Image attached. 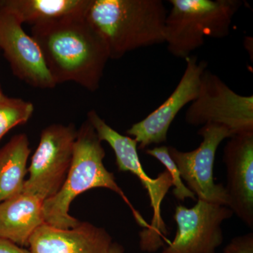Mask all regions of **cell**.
Here are the masks:
<instances>
[{
  "mask_svg": "<svg viewBox=\"0 0 253 253\" xmlns=\"http://www.w3.org/2000/svg\"><path fill=\"white\" fill-rule=\"evenodd\" d=\"M162 0H89L84 17L104 40L110 59L165 43Z\"/></svg>",
  "mask_w": 253,
  "mask_h": 253,
  "instance_id": "7a4b0ae2",
  "label": "cell"
},
{
  "mask_svg": "<svg viewBox=\"0 0 253 253\" xmlns=\"http://www.w3.org/2000/svg\"><path fill=\"white\" fill-rule=\"evenodd\" d=\"M77 134L78 129L73 124H53L42 131L23 193L45 201L59 191L72 163Z\"/></svg>",
  "mask_w": 253,
  "mask_h": 253,
  "instance_id": "52a82bcc",
  "label": "cell"
},
{
  "mask_svg": "<svg viewBox=\"0 0 253 253\" xmlns=\"http://www.w3.org/2000/svg\"><path fill=\"white\" fill-rule=\"evenodd\" d=\"M165 24V43L169 54L187 59L204 45L206 38L229 36L241 0H169Z\"/></svg>",
  "mask_w": 253,
  "mask_h": 253,
  "instance_id": "277c9868",
  "label": "cell"
},
{
  "mask_svg": "<svg viewBox=\"0 0 253 253\" xmlns=\"http://www.w3.org/2000/svg\"><path fill=\"white\" fill-rule=\"evenodd\" d=\"M125 250L123 246L118 243H112L107 253H124Z\"/></svg>",
  "mask_w": 253,
  "mask_h": 253,
  "instance_id": "44dd1931",
  "label": "cell"
},
{
  "mask_svg": "<svg viewBox=\"0 0 253 253\" xmlns=\"http://www.w3.org/2000/svg\"><path fill=\"white\" fill-rule=\"evenodd\" d=\"M198 134L202 136L203 141L197 149L184 152L168 146L169 154L177 166L181 179L186 181V186L198 199L227 206L225 188L214 183L213 168L218 147L232 134L224 126L209 123L201 126Z\"/></svg>",
  "mask_w": 253,
  "mask_h": 253,
  "instance_id": "ba28073f",
  "label": "cell"
},
{
  "mask_svg": "<svg viewBox=\"0 0 253 253\" xmlns=\"http://www.w3.org/2000/svg\"><path fill=\"white\" fill-rule=\"evenodd\" d=\"M87 120L101 141H106L116 155L120 172H129L137 176L149 196L153 218L147 229L140 232V247L144 252H156L166 241L168 231L161 214V205L172 185V179L167 169L157 177H150L141 166L135 139L120 134L100 117L94 110L87 113Z\"/></svg>",
  "mask_w": 253,
  "mask_h": 253,
  "instance_id": "5b68a950",
  "label": "cell"
},
{
  "mask_svg": "<svg viewBox=\"0 0 253 253\" xmlns=\"http://www.w3.org/2000/svg\"><path fill=\"white\" fill-rule=\"evenodd\" d=\"M222 253H253V234L248 233L231 239Z\"/></svg>",
  "mask_w": 253,
  "mask_h": 253,
  "instance_id": "d6986e66",
  "label": "cell"
},
{
  "mask_svg": "<svg viewBox=\"0 0 253 253\" xmlns=\"http://www.w3.org/2000/svg\"><path fill=\"white\" fill-rule=\"evenodd\" d=\"M145 152L151 157L156 158L166 167L172 179V185L174 186L173 194L178 201H184L186 199L196 200V195L189 189L183 182L177 166L170 157L168 146H161L145 150Z\"/></svg>",
  "mask_w": 253,
  "mask_h": 253,
  "instance_id": "ac0fdd59",
  "label": "cell"
},
{
  "mask_svg": "<svg viewBox=\"0 0 253 253\" xmlns=\"http://www.w3.org/2000/svg\"><path fill=\"white\" fill-rule=\"evenodd\" d=\"M185 121L191 126L213 123L232 135L253 131V96L237 94L217 75L206 70L199 94L190 104Z\"/></svg>",
  "mask_w": 253,
  "mask_h": 253,
  "instance_id": "8992f818",
  "label": "cell"
},
{
  "mask_svg": "<svg viewBox=\"0 0 253 253\" xmlns=\"http://www.w3.org/2000/svg\"><path fill=\"white\" fill-rule=\"evenodd\" d=\"M225 164L227 207L244 224L253 228V131L229 138L223 152Z\"/></svg>",
  "mask_w": 253,
  "mask_h": 253,
  "instance_id": "7c38bea8",
  "label": "cell"
},
{
  "mask_svg": "<svg viewBox=\"0 0 253 253\" xmlns=\"http://www.w3.org/2000/svg\"><path fill=\"white\" fill-rule=\"evenodd\" d=\"M22 25L14 15L0 7V50L16 77L36 88L52 89L56 84L41 50Z\"/></svg>",
  "mask_w": 253,
  "mask_h": 253,
  "instance_id": "8fae6325",
  "label": "cell"
},
{
  "mask_svg": "<svg viewBox=\"0 0 253 253\" xmlns=\"http://www.w3.org/2000/svg\"><path fill=\"white\" fill-rule=\"evenodd\" d=\"M89 0H0V7L32 26L84 14Z\"/></svg>",
  "mask_w": 253,
  "mask_h": 253,
  "instance_id": "9a60e30c",
  "label": "cell"
},
{
  "mask_svg": "<svg viewBox=\"0 0 253 253\" xmlns=\"http://www.w3.org/2000/svg\"><path fill=\"white\" fill-rule=\"evenodd\" d=\"M31 32L55 84L73 82L90 91L99 89L109 50L84 14L36 25Z\"/></svg>",
  "mask_w": 253,
  "mask_h": 253,
  "instance_id": "6da1fadb",
  "label": "cell"
},
{
  "mask_svg": "<svg viewBox=\"0 0 253 253\" xmlns=\"http://www.w3.org/2000/svg\"><path fill=\"white\" fill-rule=\"evenodd\" d=\"M233 214L227 206L202 200L191 208L179 205L173 216L175 236L162 253H216L224 241L221 224Z\"/></svg>",
  "mask_w": 253,
  "mask_h": 253,
  "instance_id": "9c48e42d",
  "label": "cell"
},
{
  "mask_svg": "<svg viewBox=\"0 0 253 253\" xmlns=\"http://www.w3.org/2000/svg\"><path fill=\"white\" fill-rule=\"evenodd\" d=\"M30 154L26 134L13 136L0 149V204L22 193Z\"/></svg>",
  "mask_w": 253,
  "mask_h": 253,
  "instance_id": "2e32d148",
  "label": "cell"
},
{
  "mask_svg": "<svg viewBox=\"0 0 253 253\" xmlns=\"http://www.w3.org/2000/svg\"><path fill=\"white\" fill-rule=\"evenodd\" d=\"M99 136L86 120L78 129L72 163L66 180L59 191L43 202L44 221L58 229H71L80 221L70 215L73 200L88 190L105 188L119 195L130 208L136 222L144 229L149 227L140 213L134 209L122 189L118 185L113 173L104 164L106 153Z\"/></svg>",
  "mask_w": 253,
  "mask_h": 253,
  "instance_id": "3957f363",
  "label": "cell"
},
{
  "mask_svg": "<svg viewBox=\"0 0 253 253\" xmlns=\"http://www.w3.org/2000/svg\"><path fill=\"white\" fill-rule=\"evenodd\" d=\"M33 112V104L20 98L6 96L0 101V140L15 126L27 123Z\"/></svg>",
  "mask_w": 253,
  "mask_h": 253,
  "instance_id": "e0dca14e",
  "label": "cell"
},
{
  "mask_svg": "<svg viewBox=\"0 0 253 253\" xmlns=\"http://www.w3.org/2000/svg\"><path fill=\"white\" fill-rule=\"evenodd\" d=\"M185 60V71L170 96L158 109L126 130V134L135 139L139 149L166 142L168 130L178 113L197 97L208 63L204 60L199 61L194 56Z\"/></svg>",
  "mask_w": 253,
  "mask_h": 253,
  "instance_id": "30bf717a",
  "label": "cell"
},
{
  "mask_svg": "<svg viewBox=\"0 0 253 253\" xmlns=\"http://www.w3.org/2000/svg\"><path fill=\"white\" fill-rule=\"evenodd\" d=\"M44 201L34 195L21 193L0 204V237L20 247L28 246L30 238L45 223Z\"/></svg>",
  "mask_w": 253,
  "mask_h": 253,
  "instance_id": "5bb4252c",
  "label": "cell"
},
{
  "mask_svg": "<svg viewBox=\"0 0 253 253\" xmlns=\"http://www.w3.org/2000/svg\"><path fill=\"white\" fill-rule=\"evenodd\" d=\"M112 238L104 228L80 221L71 229L44 223L28 241L31 253H107Z\"/></svg>",
  "mask_w": 253,
  "mask_h": 253,
  "instance_id": "4fadbf2b",
  "label": "cell"
},
{
  "mask_svg": "<svg viewBox=\"0 0 253 253\" xmlns=\"http://www.w3.org/2000/svg\"><path fill=\"white\" fill-rule=\"evenodd\" d=\"M6 96H5L4 94H3L2 91H1V87H0V101L1 100H4Z\"/></svg>",
  "mask_w": 253,
  "mask_h": 253,
  "instance_id": "7402d4cb",
  "label": "cell"
},
{
  "mask_svg": "<svg viewBox=\"0 0 253 253\" xmlns=\"http://www.w3.org/2000/svg\"><path fill=\"white\" fill-rule=\"evenodd\" d=\"M0 253H31L18 245L0 237Z\"/></svg>",
  "mask_w": 253,
  "mask_h": 253,
  "instance_id": "ffe728a7",
  "label": "cell"
}]
</instances>
